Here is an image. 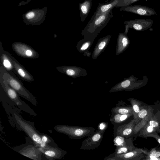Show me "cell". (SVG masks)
<instances>
[{
	"instance_id": "obj_24",
	"label": "cell",
	"mask_w": 160,
	"mask_h": 160,
	"mask_svg": "<svg viewBox=\"0 0 160 160\" xmlns=\"http://www.w3.org/2000/svg\"><path fill=\"white\" fill-rule=\"evenodd\" d=\"M153 109L152 108L148 115L142 118L135 126L133 130V134H136L140 131L148 123V121L152 118Z\"/></svg>"
},
{
	"instance_id": "obj_5",
	"label": "cell",
	"mask_w": 160,
	"mask_h": 160,
	"mask_svg": "<svg viewBox=\"0 0 160 160\" xmlns=\"http://www.w3.org/2000/svg\"><path fill=\"white\" fill-rule=\"evenodd\" d=\"M26 143L12 148L20 154L34 160H42L43 154L33 141L28 136L25 138Z\"/></svg>"
},
{
	"instance_id": "obj_34",
	"label": "cell",
	"mask_w": 160,
	"mask_h": 160,
	"mask_svg": "<svg viewBox=\"0 0 160 160\" xmlns=\"http://www.w3.org/2000/svg\"><path fill=\"white\" fill-rule=\"evenodd\" d=\"M108 124L105 122H102L99 125V128L98 129L106 130L107 128Z\"/></svg>"
},
{
	"instance_id": "obj_18",
	"label": "cell",
	"mask_w": 160,
	"mask_h": 160,
	"mask_svg": "<svg viewBox=\"0 0 160 160\" xmlns=\"http://www.w3.org/2000/svg\"><path fill=\"white\" fill-rule=\"evenodd\" d=\"M134 146L131 138L125 140L123 142L119 145L116 147L115 151L112 154L124 153L134 149Z\"/></svg>"
},
{
	"instance_id": "obj_9",
	"label": "cell",
	"mask_w": 160,
	"mask_h": 160,
	"mask_svg": "<svg viewBox=\"0 0 160 160\" xmlns=\"http://www.w3.org/2000/svg\"><path fill=\"white\" fill-rule=\"evenodd\" d=\"M105 130L98 129L90 135L82 143L80 149L83 150H93L101 144Z\"/></svg>"
},
{
	"instance_id": "obj_12",
	"label": "cell",
	"mask_w": 160,
	"mask_h": 160,
	"mask_svg": "<svg viewBox=\"0 0 160 160\" xmlns=\"http://www.w3.org/2000/svg\"><path fill=\"white\" fill-rule=\"evenodd\" d=\"M56 69L60 72L75 78L80 77H84L87 75L86 70L81 67L71 66H58Z\"/></svg>"
},
{
	"instance_id": "obj_16",
	"label": "cell",
	"mask_w": 160,
	"mask_h": 160,
	"mask_svg": "<svg viewBox=\"0 0 160 160\" xmlns=\"http://www.w3.org/2000/svg\"><path fill=\"white\" fill-rule=\"evenodd\" d=\"M136 124L133 118L127 124L119 126L116 130L117 136L128 138L133 134L134 128Z\"/></svg>"
},
{
	"instance_id": "obj_1",
	"label": "cell",
	"mask_w": 160,
	"mask_h": 160,
	"mask_svg": "<svg viewBox=\"0 0 160 160\" xmlns=\"http://www.w3.org/2000/svg\"><path fill=\"white\" fill-rule=\"evenodd\" d=\"M10 114V122H12V125H14L19 130L24 132L33 141L35 145L38 147L44 148L47 144L42 142L39 132L35 128L33 122L27 121L21 116L18 111L16 108L8 109Z\"/></svg>"
},
{
	"instance_id": "obj_26",
	"label": "cell",
	"mask_w": 160,
	"mask_h": 160,
	"mask_svg": "<svg viewBox=\"0 0 160 160\" xmlns=\"http://www.w3.org/2000/svg\"><path fill=\"white\" fill-rule=\"evenodd\" d=\"M114 114H126L132 112V106H120L117 105L111 110Z\"/></svg>"
},
{
	"instance_id": "obj_30",
	"label": "cell",
	"mask_w": 160,
	"mask_h": 160,
	"mask_svg": "<svg viewBox=\"0 0 160 160\" xmlns=\"http://www.w3.org/2000/svg\"><path fill=\"white\" fill-rule=\"evenodd\" d=\"M145 155L153 156L157 157H160V150L154 148L152 149L149 151L147 150L145 152Z\"/></svg>"
},
{
	"instance_id": "obj_7",
	"label": "cell",
	"mask_w": 160,
	"mask_h": 160,
	"mask_svg": "<svg viewBox=\"0 0 160 160\" xmlns=\"http://www.w3.org/2000/svg\"><path fill=\"white\" fill-rule=\"evenodd\" d=\"M12 48L18 56L28 59H37L39 55L33 48L26 43L19 42H15L12 44Z\"/></svg>"
},
{
	"instance_id": "obj_33",
	"label": "cell",
	"mask_w": 160,
	"mask_h": 160,
	"mask_svg": "<svg viewBox=\"0 0 160 160\" xmlns=\"http://www.w3.org/2000/svg\"><path fill=\"white\" fill-rule=\"evenodd\" d=\"M145 158L143 160H160V157H157L153 156H149L145 155Z\"/></svg>"
},
{
	"instance_id": "obj_17",
	"label": "cell",
	"mask_w": 160,
	"mask_h": 160,
	"mask_svg": "<svg viewBox=\"0 0 160 160\" xmlns=\"http://www.w3.org/2000/svg\"><path fill=\"white\" fill-rule=\"evenodd\" d=\"M112 35H108L100 38L95 46L92 54L93 59L97 58L105 50L109 42Z\"/></svg>"
},
{
	"instance_id": "obj_6",
	"label": "cell",
	"mask_w": 160,
	"mask_h": 160,
	"mask_svg": "<svg viewBox=\"0 0 160 160\" xmlns=\"http://www.w3.org/2000/svg\"><path fill=\"white\" fill-rule=\"evenodd\" d=\"M0 84L9 98L15 103L18 108L32 116H37L31 107L21 100L18 93L1 77H0Z\"/></svg>"
},
{
	"instance_id": "obj_13",
	"label": "cell",
	"mask_w": 160,
	"mask_h": 160,
	"mask_svg": "<svg viewBox=\"0 0 160 160\" xmlns=\"http://www.w3.org/2000/svg\"><path fill=\"white\" fill-rule=\"evenodd\" d=\"M10 56L14 66L16 74L23 80L32 82L34 80L32 75L10 54Z\"/></svg>"
},
{
	"instance_id": "obj_25",
	"label": "cell",
	"mask_w": 160,
	"mask_h": 160,
	"mask_svg": "<svg viewBox=\"0 0 160 160\" xmlns=\"http://www.w3.org/2000/svg\"><path fill=\"white\" fill-rule=\"evenodd\" d=\"M132 115V112L126 114L113 113L110 119V121L113 124H120L126 120Z\"/></svg>"
},
{
	"instance_id": "obj_3",
	"label": "cell",
	"mask_w": 160,
	"mask_h": 160,
	"mask_svg": "<svg viewBox=\"0 0 160 160\" xmlns=\"http://www.w3.org/2000/svg\"><path fill=\"white\" fill-rule=\"evenodd\" d=\"M0 77L22 98L37 106L38 102L35 97L24 86L15 74L6 70L0 64Z\"/></svg>"
},
{
	"instance_id": "obj_35",
	"label": "cell",
	"mask_w": 160,
	"mask_h": 160,
	"mask_svg": "<svg viewBox=\"0 0 160 160\" xmlns=\"http://www.w3.org/2000/svg\"><path fill=\"white\" fill-rule=\"evenodd\" d=\"M34 16V13L32 12L28 13L26 15V17L28 19H31L33 18Z\"/></svg>"
},
{
	"instance_id": "obj_8",
	"label": "cell",
	"mask_w": 160,
	"mask_h": 160,
	"mask_svg": "<svg viewBox=\"0 0 160 160\" xmlns=\"http://www.w3.org/2000/svg\"><path fill=\"white\" fill-rule=\"evenodd\" d=\"M147 150L136 148L131 151L124 153L111 154L106 157V160H142L145 155Z\"/></svg>"
},
{
	"instance_id": "obj_19",
	"label": "cell",
	"mask_w": 160,
	"mask_h": 160,
	"mask_svg": "<svg viewBox=\"0 0 160 160\" xmlns=\"http://www.w3.org/2000/svg\"><path fill=\"white\" fill-rule=\"evenodd\" d=\"M128 43V38L126 34L120 33L117 38L116 55H118L122 53L126 49Z\"/></svg>"
},
{
	"instance_id": "obj_29",
	"label": "cell",
	"mask_w": 160,
	"mask_h": 160,
	"mask_svg": "<svg viewBox=\"0 0 160 160\" xmlns=\"http://www.w3.org/2000/svg\"><path fill=\"white\" fill-rule=\"evenodd\" d=\"M140 0H120L115 8H121L122 6L131 5Z\"/></svg>"
},
{
	"instance_id": "obj_4",
	"label": "cell",
	"mask_w": 160,
	"mask_h": 160,
	"mask_svg": "<svg viewBox=\"0 0 160 160\" xmlns=\"http://www.w3.org/2000/svg\"><path fill=\"white\" fill-rule=\"evenodd\" d=\"M57 132L66 134L71 139H80L88 136L95 132L93 127L58 124L54 128Z\"/></svg>"
},
{
	"instance_id": "obj_31",
	"label": "cell",
	"mask_w": 160,
	"mask_h": 160,
	"mask_svg": "<svg viewBox=\"0 0 160 160\" xmlns=\"http://www.w3.org/2000/svg\"><path fill=\"white\" fill-rule=\"evenodd\" d=\"M148 123L149 125L156 128L157 129V132H160L159 125L158 122L156 120L153 119L152 118L149 120Z\"/></svg>"
},
{
	"instance_id": "obj_11",
	"label": "cell",
	"mask_w": 160,
	"mask_h": 160,
	"mask_svg": "<svg viewBox=\"0 0 160 160\" xmlns=\"http://www.w3.org/2000/svg\"><path fill=\"white\" fill-rule=\"evenodd\" d=\"M38 148L43 155L49 160L61 159L67 153L66 151L58 146L52 147L47 145L44 148Z\"/></svg>"
},
{
	"instance_id": "obj_22",
	"label": "cell",
	"mask_w": 160,
	"mask_h": 160,
	"mask_svg": "<svg viewBox=\"0 0 160 160\" xmlns=\"http://www.w3.org/2000/svg\"><path fill=\"white\" fill-rule=\"evenodd\" d=\"M119 0H113L111 2L106 3H98L95 12L98 14L105 13L115 8Z\"/></svg>"
},
{
	"instance_id": "obj_10",
	"label": "cell",
	"mask_w": 160,
	"mask_h": 160,
	"mask_svg": "<svg viewBox=\"0 0 160 160\" xmlns=\"http://www.w3.org/2000/svg\"><path fill=\"white\" fill-rule=\"evenodd\" d=\"M120 12L124 11L133 13L144 16H149L157 14L155 10L150 7L140 5H129L122 6L119 9Z\"/></svg>"
},
{
	"instance_id": "obj_28",
	"label": "cell",
	"mask_w": 160,
	"mask_h": 160,
	"mask_svg": "<svg viewBox=\"0 0 160 160\" xmlns=\"http://www.w3.org/2000/svg\"><path fill=\"white\" fill-rule=\"evenodd\" d=\"M40 135L42 142L52 147L58 146L53 139L48 135L40 132Z\"/></svg>"
},
{
	"instance_id": "obj_27",
	"label": "cell",
	"mask_w": 160,
	"mask_h": 160,
	"mask_svg": "<svg viewBox=\"0 0 160 160\" xmlns=\"http://www.w3.org/2000/svg\"><path fill=\"white\" fill-rule=\"evenodd\" d=\"M156 131H157L156 128L149 125L147 123L140 131L139 136H142L146 138L147 135Z\"/></svg>"
},
{
	"instance_id": "obj_20",
	"label": "cell",
	"mask_w": 160,
	"mask_h": 160,
	"mask_svg": "<svg viewBox=\"0 0 160 160\" xmlns=\"http://www.w3.org/2000/svg\"><path fill=\"white\" fill-rule=\"evenodd\" d=\"M92 6L91 0H85L82 3H79V8L80 11V16L81 21L84 22L87 18Z\"/></svg>"
},
{
	"instance_id": "obj_23",
	"label": "cell",
	"mask_w": 160,
	"mask_h": 160,
	"mask_svg": "<svg viewBox=\"0 0 160 160\" xmlns=\"http://www.w3.org/2000/svg\"><path fill=\"white\" fill-rule=\"evenodd\" d=\"M128 100L130 102L132 108L133 118L135 120L136 124L138 122V114L140 110L142 102L133 98H130Z\"/></svg>"
},
{
	"instance_id": "obj_32",
	"label": "cell",
	"mask_w": 160,
	"mask_h": 160,
	"mask_svg": "<svg viewBox=\"0 0 160 160\" xmlns=\"http://www.w3.org/2000/svg\"><path fill=\"white\" fill-rule=\"evenodd\" d=\"M148 137H151L154 138L160 144V136L156 132H154L147 135L146 138H147Z\"/></svg>"
},
{
	"instance_id": "obj_2",
	"label": "cell",
	"mask_w": 160,
	"mask_h": 160,
	"mask_svg": "<svg viewBox=\"0 0 160 160\" xmlns=\"http://www.w3.org/2000/svg\"><path fill=\"white\" fill-rule=\"evenodd\" d=\"M112 10V9H111L102 14L97 13L95 12L82 31L81 34L84 38L95 40L113 17Z\"/></svg>"
},
{
	"instance_id": "obj_21",
	"label": "cell",
	"mask_w": 160,
	"mask_h": 160,
	"mask_svg": "<svg viewBox=\"0 0 160 160\" xmlns=\"http://www.w3.org/2000/svg\"><path fill=\"white\" fill-rule=\"evenodd\" d=\"M94 40L84 38L79 40L76 45V48L78 51L84 54L88 52L91 47Z\"/></svg>"
},
{
	"instance_id": "obj_14",
	"label": "cell",
	"mask_w": 160,
	"mask_h": 160,
	"mask_svg": "<svg viewBox=\"0 0 160 160\" xmlns=\"http://www.w3.org/2000/svg\"><path fill=\"white\" fill-rule=\"evenodd\" d=\"M153 23V21L150 19H136L128 20L124 23L128 28L134 29L137 30L141 31L150 28Z\"/></svg>"
},
{
	"instance_id": "obj_15",
	"label": "cell",
	"mask_w": 160,
	"mask_h": 160,
	"mask_svg": "<svg viewBox=\"0 0 160 160\" xmlns=\"http://www.w3.org/2000/svg\"><path fill=\"white\" fill-rule=\"evenodd\" d=\"M10 53L5 50L1 42H0V64L7 71L16 74L15 70L10 56Z\"/></svg>"
}]
</instances>
